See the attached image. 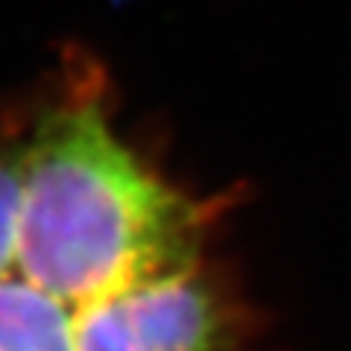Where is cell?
Segmentation results:
<instances>
[{
  "label": "cell",
  "mask_w": 351,
  "mask_h": 351,
  "mask_svg": "<svg viewBox=\"0 0 351 351\" xmlns=\"http://www.w3.org/2000/svg\"><path fill=\"white\" fill-rule=\"evenodd\" d=\"M73 311L12 263L0 276V351H76Z\"/></svg>",
  "instance_id": "3957f363"
},
{
  "label": "cell",
  "mask_w": 351,
  "mask_h": 351,
  "mask_svg": "<svg viewBox=\"0 0 351 351\" xmlns=\"http://www.w3.org/2000/svg\"><path fill=\"white\" fill-rule=\"evenodd\" d=\"M15 269L82 307L199 267V219L112 135L94 106L24 141Z\"/></svg>",
  "instance_id": "6da1fadb"
},
{
  "label": "cell",
  "mask_w": 351,
  "mask_h": 351,
  "mask_svg": "<svg viewBox=\"0 0 351 351\" xmlns=\"http://www.w3.org/2000/svg\"><path fill=\"white\" fill-rule=\"evenodd\" d=\"M76 351H226L228 319L199 267L73 311Z\"/></svg>",
  "instance_id": "7a4b0ae2"
},
{
  "label": "cell",
  "mask_w": 351,
  "mask_h": 351,
  "mask_svg": "<svg viewBox=\"0 0 351 351\" xmlns=\"http://www.w3.org/2000/svg\"><path fill=\"white\" fill-rule=\"evenodd\" d=\"M21 182H24V147H9L0 152V276L15 261Z\"/></svg>",
  "instance_id": "277c9868"
}]
</instances>
